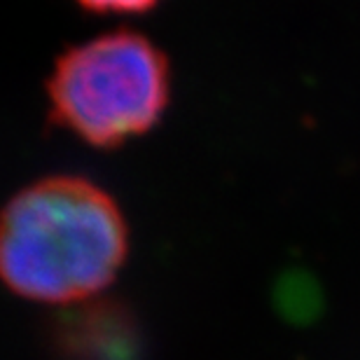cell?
I'll return each instance as SVG.
<instances>
[{
    "mask_svg": "<svg viewBox=\"0 0 360 360\" xmlns=\"http://www.w3.org/2000/svg\"><path fill=\"white\" fill-rule=\"evenodd\" d=\"M127 253L124 215L87 178L35 180L0 211V281L31 302L73 304L105 290Z\"/></svg>",
    "mask_w": 360,
    "mask_h": 360,
    "instance_id": "obj_1",
    "label": "cell"
},
{
    "mask_svg": "<svg viewBox=\"0 0 360 360\" xmlns=\"http://www.w3.org/2000/svg\"><path fill=\"white\" fill-rule=\"evenodd\" d=\"M77 5L96 14H143L160 0H75Z\"/></svg>",
    "mask_w": 360,
    "mask_h": 360,
    "instance_id": "obj_3",
    "label": "cell"
},
{
    "mask_svg": "<svg viewBox=\"0 0 360 360\" xmlns=\"http://www.w3.org/2000/svg\"><path fill=\"white\" fill-rule=\"evenodd\" d=\"M49 117L91 148L146 136L171 103V66L153 40L110 31L68 47L45 84Z\"/></svg>",
    "mask_w": 360,
    "mask_h": 360,
    "instance_id": "obj_2",
    "label": "cell"
}]
</instances>
